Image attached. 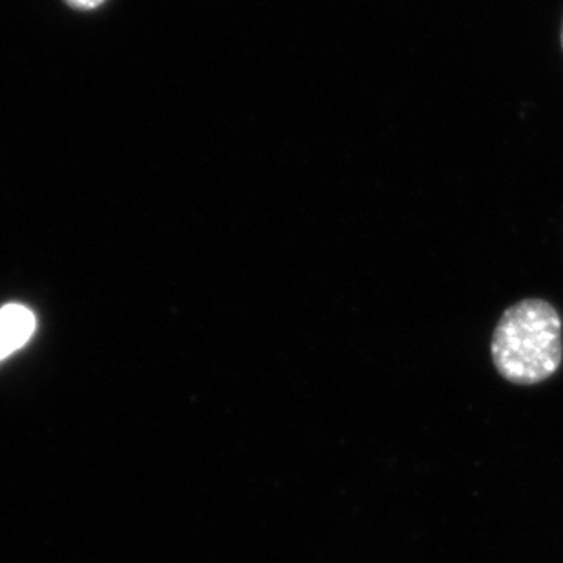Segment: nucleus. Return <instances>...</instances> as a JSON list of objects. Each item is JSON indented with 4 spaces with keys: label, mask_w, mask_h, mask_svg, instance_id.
Wrapping results in <instances>:
<instances>
[{
    "label": "nucleus",
    "mask_w": 563,
    "mask_h": 563,
    "mask_svg": "<svg viewBox=\"0 0 563 563\" xmlns=\"http://www.w3.org/2000/svg\"><path fill=\"white\" fill-rule=\"evenodd\" d=\"M493 360L510 383L545 382L562 363V319L553 305L526 299L505 310L493 338Z\"/></svg>",
    "instance_id": "1"
},
{
    "label": "nucleus",
    "mask_w": 563,
    "mask_h": 563,
    "mask_svg": "<svg viewBox=\"0 0 563 563\" xmlns=\"http://www.w3.org/2000/svg\"><path fill=\"white\" fill-rule=\"evenodd\" d=\"M75 10H96L104 0H66Z\"/></svg>",
    "instance_id": "3"
},
{
    "label": "nucleus",
    "mask_w": 563,
    "mask_h": 563,
    "mask_svg": "<svg viewBox=\"0 0 563 563\" xmlns=\"http://www.w3.org/2000/svg\"><path fill=\"white\" fill-rule=\"evenodd\" d=\"M35 329L37 319L32 310L24 305H4L0 309V362L26 345Z\"/></svg>",
    "instance_id": "2"
},
{
    "label": "nucleus",
    "mask_w": 563,
    "mask_h": 563,
    "mask_svg": "<svg viewBox=\"0 0 563 563\" xmlns=\"http://www.w3.org/2000/svg\"><path fill=\"white\" fill-rule=\"evenodd\" d=\"M562 48H563V24H562Z\"/></svg>",
    "instance_id": "4"
}]
</instances>
